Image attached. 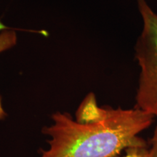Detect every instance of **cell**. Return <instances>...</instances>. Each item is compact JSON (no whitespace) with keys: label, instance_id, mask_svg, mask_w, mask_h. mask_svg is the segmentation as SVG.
Instances as JSON below:
<instances>
[{"label":"cell","instance_id":"1","mask_svg":"<svg viewBox=\"0 0 157 157\" xmlns=\"http://www.w3.org/2000/svg\"><path fill=\"white\" fill-rule=\"evenodd\" d=\"M154 117L141 110L101 108L95 96L84 98L74 120L69 113L57 112L43 128L49 148L39 157H117L131 148H143L137 135L148 128Z\"/></svg>","mask_w":157,"mask_h":157},{"label":"cell","instance_id":"2","mask_svg":"<svg viewBox=\"0 0 157 157\" xmlns=\"http://www.w3.org/2000/svg\"><path fill=\"white\" fill-rule=\"evenodd\" d=\"M143 29L135 45L140 68L135 108L157 117V14L146 0H137Z\"/></svg>","mask_w":157,"mask_h":157},{"label":"cell","instance_id":"3","mask_svg":"<svg viewBox=\"0 0 157 157\" xmlns=\"http://www.w3.org/2000/svg\"><path fill=\"white\" fill-rule=\"evenodd\" d=\"M17 33L14 30L9 29L0 21V53L13 48L17 44ZM6 117L7 113L4 109L0 96V120H3Z\"/></svg>","mask_w":157,"mask_h":157},{"label":"cell","instance_id":"4","mask_svg":"<svg viewBox=\"0 0 157 157\" xmlns=\"http://www.w3.org/2000/svg\"><path fill=\"white\" fill-rule=\"evenodd\" d=\"M151 146L148 151H143V148H131L127 151L134 155L135 157H157V125L155 128L151 141Z\"/></svg>","mask_w":157,"mask_h":157}]
</instances>
